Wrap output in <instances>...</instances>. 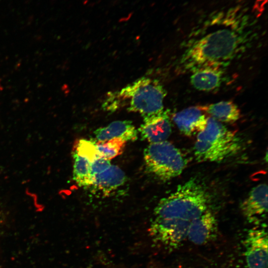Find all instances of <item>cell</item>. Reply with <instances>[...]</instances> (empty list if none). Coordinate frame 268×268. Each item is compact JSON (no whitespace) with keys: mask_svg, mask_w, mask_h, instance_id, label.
Returning a JSON list of instances; mask_svg holds the SVG:
<instances>
[{"mask_svg":"<svg viewBox=\"0 0 268 268\" xmlns=\"http://www.w3.org/2000/svg\"><path fill=\"white\" fill-rule=\"evenodd\" d=\"M217 220L213 213L207 209L190 222L187 238L195 244L208 242L216 231Z\"/></svg>","mask_w":268,"mask_h":268,"instance_id":"cell-11","label":"cell"},{"mask_svg":"<svg viewBox=\"0 0 268 268\" xmlns=\"http://www.w3.org/2000/svg\"><path fill=\"white\" fill-rule=\"evenodd\" d=\"M115 94L117 97L129 100L128 111L138 112L144 117L164 110L167 91L157 79L142 77Z\"/></svg>","mask_w":268,"mask_h":268,"instance_id":"cell-4","label":"cell"},{"mask_svg":"<svg viewBox=\"0 0 268 268\" xmlns=\"http://www.w3.org/2000/svg\"><path fill=\"white\" fill-rule=\"evenodd\" d=\"M142 117L143 123L138 130L142 139L150 143L167 140L172 132L169 110Z\"/></svg>","mask_w":268,"mask_h":268,"instance_id":"cell-8","label":"cell"},{"mask_svg":"<svg viewBox=\"0 0 268 268\" xmlns=\"http://www.w3.org/2000/svg\"><path fill=\"white\" fill-rule=\"evenodd\" d=\"M191 72L190 82L192 85L202 91H210L218 88L223 81L224 74V67L216 66H202Z\"/></svg>","mask_w":268,"mask_h":268,"instance_id":"cell-12","label":"cell"},{"mask_svg":"<svg viewBox=\"0 0 268 268\" xmlns=\"http://www.w3.org/2000/svg\"><path fill=\"white\" fill-rule=\"evenodd\" d=\"M248 26L230 16L206 22L185 42L179 67L189 71L205 66L224 67L252 48L256 37Z\"/></svg>","mask_w":268,"mask_h":268,"instance_id":"cell-1","label":"cell"},{"mask_svg":"<svg viewBox=\"0 0 268 268\" xmlns=\"http://www.w3.org/2000/svg\"><path fill=\"white\" fill-rule=\"evenodd\" d=\"M74 159L73 179L80 187H88L93 184L91 163L87 159L73 152Z\"/></svg>","mask_w":268,"mask_h":268,"instance_id":"cell-16","label":"cell"},{"mask_svg":"<svg viewBox=\"0 0 268 268\" xmlns=\"http://www.w3.org/2000/svg\"><path fill=\"white\" fill-rule=\"evenodd\" d=\"M73 152L85 158L90 163L101 157L95 142L87 139H80L77 140L74 145Z\"/></svg>","mask_w":268,"mask_h":268,"instance_id":"cell-18","label":"cell"},{"mask_svg":"<svg viewBox=\"0 0 268 268\" xmlns=\"http://www.w3.org/2000/svg\"><path fill=\"white\" fill-rule=\"evenodd\" d=\"M241 210L244 217L251 223H259L268 212V186L261 184L254 187L241 203Z\"/></svg>","mask_w":268,"mask_h":268,"instance_id":"cell-9","label":"cell"},{"mask_svg":"<svg viewBox=\"0 0 268 268\" xmlns=\"http://www.w3.org/2000/svg\"><path fill=\"white\" fill-rule=\"evenodd\" d=\"M111 165L110 160L99 157L91 163V171L93 176L104 171Z\"/></svg>","mask_w":268,"mask_h":268,"instance_id":"cell-19","label":"cell"},{"mask_svg":"<svg viewBox=\"0 0 268 268\" xmlns=\"http://www.w3.org/2000/svg\"><path fill=\"white\" fill-rule=\"evenodd\" d=\"M240 148L235 134L209 116L204 129L198 133L194 152L199 162H220L235 155Z\"/></svg>","mask_w":268,"mask_h":268,"instance_id":"cell-3","label":"cell"},{"mask_svg":"<svg viewBox=\"0 0 268 268\" xmlns=\"http://www.w3.org/2000/svg\"><path fill=\"white\" fill-rule=\"evenodd\" d=\"M209 197L204 188L191 179L162 199L154 209L155 218H177L191 222L207 209Z\"/></svg>","mask_w":268,"mask_h":268,"instance_id":"cell-2","label":"cell"},{"mask_svg":"<svg viewBox=\"0 0 268 268\" xmlns=\"http://www.w3.org/2000/svg\"><path fill=\"white\" fill-rule=\"evenodd\" d=\"M126 141L120 138L95 142L97 150L101 156L110 160L121 154L124 149Z\"/></svg>","mask_w":268,"mask_h":268,"instance_id":"cell-17","label":"cell"},{"mask_svg":"<svg viewBox=\"0 0 268 268\" xmlns=\"http://www.w3.org/2000/svg\"><path fill=\"white\" fill-rule=\"evenodd\" d=\"M125 180L124 172L119 167L111 165L104 171L93 176L92 186L96 191L107 195L124 184Z\"/></svg>","mask_w":268,"mask_h":268,"instance_id":"cell-14","label":"cell"},{"mask_svg":"<svg viewBox=\"0 0 268 268\" xmlns=\"http://www.w3.org/2000/svg\"><path fill=\"white\" fill-rule=\"evenodd\" d=\"M210 117L222 123H233L240 117V110L232 101H221L202 106Z\"/></svg>","mask_w":268,"mask_h":268,"instance_id":"cell-15","label":"cell"},{"mask_svg":"<svg viewBox=\"0 0 268 268\" xmlns=\"http://www.w3.org/2000/svg\"><path fill=\"white\" fill-rule=\"evenodd\" d=\"M98 141L120 138L127 141H134L137 138V131L132 121H116L107 126L97 129L94 132Z\"/></svg>","mask_w":268,"mask_h":268,"instance_id":"cell-13","label":"cell"},{"mask_svg":"<svg viewBox=\"0 0 268 268\" xmlns=\"http://www.w3.org/2000/svg\"><path fill=\"white\" fill-rule=\"evenodd\" d=\"M244 247L247 268H267L268 235L264 228L250 229L245 239Z\"/></svg>","mask_w":268,"mask_h":268,"instance_id":"cell-7","label":"cell"},{"mask_svg":"<svg viewBox=\"0 0 268 268\" xmlns=\"http://www.w3.org/2000/svg\"><path fill=\"white\" fill-rule=\"evenodd\" d=\"M144 159L148 172L164 182L179 176L187 164L181 150L167 140L150 143L144 149Z\"/></svg>","mask_w":268,"mask_h":268,"instance_id":"cell-5","label":"cell"},{"mask_svg":"<svg viewBox=\"0 0 268 268\" xmlns=\"http://www.w3.org/2000/svg\"><path fill=\"white\" fill-rule=\"evenodd\" d=\"M204 112L202 106H191L174 114L172 119L182 133L192 136L205 128L207 117Z\"/></svg>","mask_w":268,"mask_h":268,"instance_id":"cell-10","label":"cell"},{"mask_svg":"<svg viewBox=\"0 0 268 268\" xmlns=\"http://www.w3.org/2000/svg\"><path fill=\"white\" fill-rule=\"evenodd\" d=\"M190 224V221L180 219L154 218L149 231L157 243L175 248L187 238Z\"/></svg>","mask_w":268,"mask_h":268,"instance_id":"cell-6","label":"cell"}]
</instances>
